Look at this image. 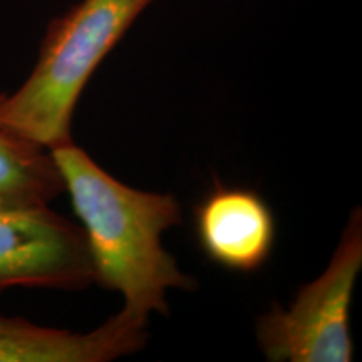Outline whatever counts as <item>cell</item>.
<instances>
[{"mask_svg": "<svg viewBox=\"0 0 362 362\" xmlns=\"http://www.w3.org/2000/svg\"><path fill=\"white\" fill-rule=\"evenodd\" d=\"M362 269V211L344 228L327 269L300 287L292 305H272L257 320V341L272 362H349V310Z\"/></svg>", "mask_w": 362, "mask_h": 362, "instance_id": "cell-3", "label": "cell"}, {"mask_svg": "<svg viewBox=\"0 0 362 362\" xmlns=\"http://www.w3.org/2000/svg\"><path fill=\"white\" fill-rule=\"evenodd\" d=\"M51 155L81 220L94 282L119 292L123 309L138 319L168 314L170 288H197V280L178 269L161 243V233L181 223L178 200L126 187L74 143L51 149Z\"/></svg>", "mask_w": 362, "mask_h": 362, "instance_id": "cell-1", "label": "cell"}, {"mask_svg": "<svg viewBox=\"0 0 362 362\" xmlns=\"http://www.w3.org/2000/svg\"><path fill=\"white\" fill-rule=\"evenodd\" d=\"M194 233L214 264L250 274L270 259L277 223L269 203L257 192L215 183L194 208Z\"/></svg>", "mask_w": 362, "mask_h": 362, "instance_id": "cell-5", "label": "cell"}, {"mask_svg": "<svg viewBox=\"0 0 362 362\" xmlns=\"http://www.w3.org/2000/svg\"><path fill=\"white\" fill-rule=\"evenodd\" d=\"M146 337V320L124 309L88 334L0 315V362H107L141 351Z\"/></svg>", "mask_w": 362, "mask_h": 362, "instance_id": "cell-6", "label": "cell"}, {"mask_svg": "<svg viewBox=\"0 0 362 362\" xmlns=\"http://www.w3.org/2000/svg\"><path fill=\"white\" fill-rule=\"evenodd\" d=\"M94 267L81 225L49 206L0 208V293L13 287L84 291Z\"/></svg>", "mask_w": 362, "mask_h": 362, "instance_id": "cell-4", "label": "cell"}, {"mask_svg": "<svg viewBox=\"0 0 362 362\" xmlns=\"http://www.w3.org/2000/svg\"><path fill=\"white\" fill-rule=\"evenodd\" d=\"M62 193L51 151L0 131V208L49 206Z\"/></svg>", "mask_w": 362, "mask_h": 362, "instance_id": "cell-7", "label": "cell"}, {"mask_svg": "<svg viewBox=\"0 0 362 362\" xmlns=\"http://www.w3.org/2000/svg\"><path fill=\"white\" fill-rule=\"evenodd\" d=\"M153 0H81L47 27L39 59L19 89L0 94V131L51 151L72 143L86 84Z\"/></svg>", "mask_w": 362, "mask_h": 362, "instance_id": "cell-2", "label": "cell"}]
</instances>
